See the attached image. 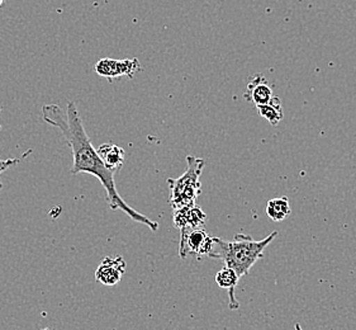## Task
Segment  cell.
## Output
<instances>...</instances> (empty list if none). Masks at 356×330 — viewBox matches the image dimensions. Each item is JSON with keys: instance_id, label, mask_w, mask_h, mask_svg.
<instances>
[{"instance_id": "1", "label": "cell", "mask_w": 356, "mask_h": 330, "mask_svg": "<svg viewBox=\"0 0 356 330\" xmlns=\"http://www.w3.org/2000/svg\"><path fill=\"white\" fill-rule=\"evenodd\" d=\"M66 104V112L57 104H44L42 107V117L44 123H50L51 126L56 127L63 134L66 144L72 149V174L76 175L86 173L94 175L106 191V200L111 210H121L136 223H143L152 231H156L159 229L156 221H152L147 216L131 207L122 198L121 194H118L114 182L115 173L112 172L103 163L98 155V151L92 144L86 134L84 123L81 121L76 103L69 101Z\"/></svg>"}, {"instance_id": "2", "label": "cell", "mask_w": 356, "mask_h": 330, "mask_svg": "<svg viewBox=\"0 0 356 330\" xmlns=\"http://www.w3.org/2000/svg\"><path fill=\"white\" fill-rule=\"evenodd\" d=\"M277 235L278 233L274 231L261 240H254L246 234H237L231 242H226L221 237H213V251L209 258L222 260L225 266L232 268L241 278L263 257L264 251Z\"/></svg>"}, {"instance_id": "3", "label": "cell", "mask_w": 356, "mask_h": 330, "mask_svg": "<svg viewBox=\"0 0 356 330\" xmlns=\"http://www.w3.org/2000/svg\"><path fill=\"white\" fill-rule=\"evenodd\" d=\"M186 163L188 168L181 177L168 180L171 191L170 205L172 210L195 203L202 191L200 174L203 172L206 162L203 159L188 155Z\"/></svg>"}, {"instance_id": "4", "label": "cell", "mask_w": 356, "mask_h": 330, "mask_svg": "<svg viewBox=\"0 0 356 330\" xmlns=\"http://www.w3.org/2000/svg\"><path fill=\"white\" fill-rule=\"evenodd\" d=\"M213 237L207 234L204 228L193 229L186 235L180 237L179 256L181 259H186L189 254H195L198 259L209 257L213 251Z\"/></svg>"}, {"instance_id": "5", "label": "cell", "mask_w": 356, "mask_h": 330, "mask_svg": "<svg viewBox=\"0 0 356 330\" xmlns=\"http://www.w3.org/2000/svg\"><path fill=\"white\" fill-rule=\"evenodd\" d=\"M141 70V64L138 58H126V60H114V58H102L95 64V72L104 79L115 78H134L136 72Z\"/></svg>"}, {"instance_id": "6", "label": "cell", "mask_w": 356, "mask_h": 330, "mask_svg": "<svg viewBox=\"0 0 356 330\" xmlns=\"http://www.w3.org/2000/svg\"><path fill=\"white\" fill-rule=\"evenodd\" d=\"M172 219H174V225L180 231V237H181L193 229L204 228L207 215L200 206L193 203L183 207L174 208Z\"/></svg>"}, {"instance_id": "7", "label": "cell", "mask_w": 356, "mask_h": 330, "mask_svg": "<svg viewBox=\"0 0 356 330\" xmlns=\"http://www.w3.org/2000/svg\"><path fill=\"white\" fill-rule=\"evenodd\" d=\"M126 268L127 263L122 257H107L102 260L100 266L95 271V278L106 286H114L121 282Z\"/></svg>"}, {"instance_id": "8", "label": "cell", "mask_w": 356, "mask_h": 330, "mask_svg": "<svg viewBox=\"0 0 356 330\" xmlns=\"http://www.w3.org/2000/svg\"><path fill=\"white\" fill-rule=\"evenodd\" d=\"M273 97V88L263 74L254 75L246 86V92L243 93V98L250 103H254L255 106H261L270 102Z\"/></svg>"}, {"instance_id": "9", "label": "cell", "mask_w": 356, "mask_h": 330, "mask_svg": "<svg viewBox=\"0 0 356 330\" xmlns=\"http://www.w3.org/2000/svg\"><path fill=\"white\" fill-rule=\"evenodd\" d=\"M238 281H240V277L237 276V273L232 269V268H229V267L225 266L222 268L220 272L216 274V282H217V285L220 286V288H223V290H227L228 296H229V309L231 310H237L238 309V301H237V299H236V288H237V285H238Z\"/></svg>"}, {"instance_id": "10", "label": "cell", "mask_w": 356, "mask_h": 330, "mask_svg": "<svg viewBox=\"0 0 356 330\" xmlns=\"http://www.w3.org/2000/svg\"><path fill=\"white\" fill-rule=\"evenodd\" d=\"M98 155L103 163L114 173H118L122 169L126 160V151L118 145L103 144L98 148Z\"/></svg>"}, {"instance_id": "11", "label": "cell", "mask_w": 356, "mask_h": 330, "mask_svg": "<svg viewBox=\"0 0 356 330\" xmlns=\"http://www.w3.org/2000/svg\"><path fill=\"white\" fill-rule=\"evenodd\" d=\"M292 210L289 205L288 197H279L273 198L266 205V215L270 217L271 221H284L288 216L291 215Z\"/></svg>"}, {"instance_id": "12", "label": "cell", "mask_w": 356, "mask_h": 330, "mask_svg": "<svg viewBox=\"0 0 356 330\" xmlns=\"http://www.w3.org/2000/svg\"><path fill=\"white\" fill-rule=\"evenodd\" d=\"M257 108L260 116L264 117L266 121H269L273 126H277L284 117L282 102L275 95L271 98L270 102L261 104V106H257Z\"/></svg>"}, {"instance_id": "13", "label": "cell", "mask_w": 356, "mask_h": 330, "mask_svg": "<svg viewBox=\"0 0 356 330\" xmlns=\"http://www.w3.org/2000/svg\"><path fill=\"white\" fill-rule=\"evenodd\" d=\"M18 163H19V159H8V160H1L0 159V174L4 172V171H7L8 168L18 164ZM1 187H3V184L0 182V189H1Z\"/></svg>"}, {"instance_id": "14", "label": "cell", "mask_w": 356, "mask_h": 330, "mask_svg": "<svg viewBox=\"0 0 356 330\" xmlns=\"http://www.w3.org/2000/svg\"><path fill=\"white\" fill-rule=\"evenodd\" d=\"M4 1H6V0H0V7H1V4H3Z\"/></svg>"}, {"instance_id": "15", "label": "cell", "mask_w": 356, "mask_h": 330, "mask_svg": "<svg viewBox=\"0 0 356 330\" xmlns=\"http://www.w3.org/2000/svg\"><path fill=\"white\" fill-rule=\"evenodd\" d=\"M0 112H1V106H0ZM0 129H1V126H0Z\"/></svg>"}]
</instances>
